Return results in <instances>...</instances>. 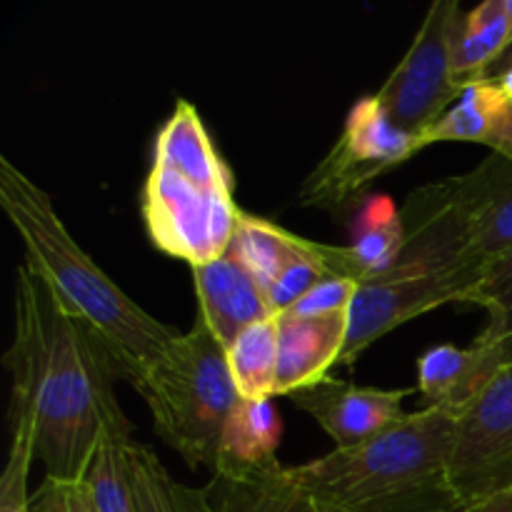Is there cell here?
Instances as JSON below:
<instances>
[{"label": "cell", "instance_id": "6da1fadb", "mask_svg": "<svg viewBox=\"0 0 512 512\" xmlns=\"http://www.w3.org/2000/svg\"><path fill=\"white\" fill-rule=\"evenodd\" d=\"M3 363L13 378L10 428L30 430L45 478L83 480L103 425L125 415L113 390L118 370L25 265H18L15 333Z\"/></svg>", "mask_w": 512, "mask_h": 512}, {"label": "cell", "instance_id": "7a4b0ae2", "mask_svg": "<svg viewBox=\"0 0 512 512\" xmlns=\"http://www.w3.org/2000/svg\"><path fill=\"white\" fill-rule=\"evenodd\" d=\"M0 208L25 248V268L78 320L130 385L170 348L175 330L140 308L68 233L53 200L18 165L0 158Z\"/></svg>", "mask_w": 512, "mask_h": 512}, {"label": "cell", "instance_id": "3957f363", "mask_svg": "<svg viewBox=\"0 0 512 512\" xmlns=\"http://www.w3.org/2000/svg\"><path fill=\"white\" fill-rule=\"evenodd\" d=\"M458 415L445 408L408 413L358 448L290 468L320 512H470L453 485Z\"/></svg>", "mask_w": 512, "mask_h": 512}, {"label": "cell", "instance_id": "277c9868", "mask_svg": "<svg viewBox=\"0 0 512 512\" xmlns=\"http://www.w3.org/2000/svg\"><path fill=\"white\" fill-rule=\"evenodd\" d=\"M140 210L155 248L190 268L213 263L233 243V173L188 100H178L158 130Z\"/></svg>", "mask_w": 512, "mask_h": 512}, {"label": "cell", "instance_id": "5b68a950", "mask_svg": "<svg viewBox=\"0 0 512 512\" xmlns=\"http://www.w3.org/2000/svg\"><path fill=\"white\" fill-rule=\"evenodd\" d=\"M133 388L153 415L155 435L193 470L218 468L223 430L240 395L228 355L215 335L195 320L175 335L170 348L140 375Z\"/></svg>", "mask_w": 512, "mask_h": 512}, {"label": "cell", "instance_id": "8992f818", "mask_svg": "<svg viewBox=\"0 0 512 512\" xmlns=\"http://www.w3.org/2000/svg\"><path fill=\"white\" fill-rule=\"evenodd\" d=\"M512 180V160L493 153L475 170L423 185L400 208L405 248L388 275H418L473 263L480 220ZM385 278V275H383Z\"/></svg>", "mask_w": 512, "mask_h": 512}, {"label": "cell", "instance_id": "52a82bcc", "mask_svg": "<svg viewBox=\"0 0 512 512\" xmlns=\"http://www.w3.org/2000/svg\"><path fill=\"white\" fill-rule=\"evenodd\" d=\"M423 135L395 125L375 95H365L350 108L343 133L305 178L298 203L343 213L363 200L365 190L385 173L420 153Z\"/></svg>", "mask_w": 512, "mask_h": 512}, {"label": "cell", "instance_id": "ba28073f", "mask_svg": "<svg viewBox=\"0 0 512 512\" xmlns=\"http://www.w3.org/2000/svg\"><path fill=\"white\" fill-rule=\"evenodd\" d=\"M460 13L458 0H435L408 53L375 93L390 120L408 133H428L465 93L453 70V30Z\"/></svg>", "mask_w": 512, "mask_h": 512}, {"label": "cell", "instance_id": "9c48e42d", "mask_svg": "<svg viewBox=\"0 0 512 512\" xmlns=\"http://www.w3.org/2000/svg\"><path fill=\"white\" fill-rule=\"evenodd\" d=\"M453 485L465 510L512 490V363L458 415Z\"/></svg>", "mask_w": 512, "mask_h": 512}, {"label": "cell", "instance_id": "30bf717a", "mask_svg": "<svg viewBox=\"0 0 512 512\" xmlns=\"http://www.w3.org/2000/svg\"><path fill=\"white\" fill-rule=\"evenodd\" d=\"M485 268L465 265L418 275H385L358 285L350 308L348 345L340 365H353L390 330L450 303H465Z\"/></svg>", "mask_w": 512, "mask_h": 512}, {"label": "cell", "instance_id": "8fae6325", "mask_svg": "<svg viewBox=\"0 0 512 512\" xmlns=\"http://www.w3.org/2000/svg\"><path fill=\"white\" fill-rule=\"evenodd\" d=\"M410 393L413 388H365L328 375L318 385L293 393L290 400L335 440V448H358L408 415L403 400Z\"/></svg>", "mask_w": 512, "mask_h": 512}, {"label": "cell", "instance_id": "7c38bea8", "mask_svg": "<svg viewBox=\"0 0 512 512\" xmlns=\"http://www.w3.org/2000/svg\"><path fill=\"white\" fill-rule=\"evenodd\" d=\"M512 363V333L478 335L473 345H435L418 358V390L425 408L463 413L490 380Z\"/></svg>", "mask_w": 512, "mask_h": 512}, {"label": "cell", "instance_id": "4fadbf2b", "mask_svg": "<svg viewBox=\"0 0 512 512\" xmlns=\"http://www.w3.org/2000/svg\"><path fill=\"white\" fill-rule=\"evenodd\" d=\"M193 283L198 295V318L223 348H228L245 328L275 315L263 288L230 250L213 263L193 268Z\"/></svg>", "mask_w": 512, "mask_h": 512}, {"label": "cell", "instance_id": "5bb4252c", "mask_svg": "<svg viewBox=\"0 0 512 512\" xmlns=\"http://www.w3.org/2000/svg\"><path fill=\"white\" fill-rule=\"evenodd\" d=\"M350 313L325 318L278 315V383L275 395H293L328 378L348 345Z\"/></svg>", "mask_w": 512, "mask_h": 512}, {"label": "cell", "instance_id": "9a60e30c", "mask_svg": "<svg viewBox=\"0 0 512 512\" xmlns=\"http://www.w3.org/2000/svg\"><path fill=\"white\" fill-rule=\"evenodd\" d=\"M205 495L215 512H320L280 460L263 468L215 470Z\"/></svg>", "mask_w": 512, "mask_h": 512}, {"label": "cell", "instance_id": "2e32d148", "mask_svg": "<svg viewBox=\"0 0 512 512\" xmlns=\"http://www.w3.org/2000/svg\"><path fill=\"white\" fill-rule=\"evenodd\" d=\"M480 143L512 160V103L493 78L465 88L458 103L423 133V145Z\"/></svg>", "mask_w": 512, "mask_h": 512}, {"label": "cell", "instance_id": "e0dca14e", "mask_svg": "<svg viewBox=\"0 0 512 512\" xmlns=\"http://www.w3.org/2000/svg\"><path fill=\"white\" fill-rule=\"evenodd\" d=\"M512 48V23L503 0H483L460 13L453 30V70L463 88L490 80V68Z\"/></svg>", "mask_w": 512, "mask_h": 512}, {"label": "cell", "instance_id": "ac0fdd59", "mask_svg": "<svg viewBox=\"0 0 512 512\" xmlns=\"http://www.w3.org/2000/svg\"><path fill=\"white\" fill-rule=\"evenodd\" d=\"M353 255L358 285L383 278L398 265L405 248V225L400 208L390 195H368L358 210L353 243L348 245Z\"/></svg>", "mask_w": 512, "mask_h": 512}, {"label": "cell", "instance_id": "d6986e66", "mask_svg": "<svg viewBox=\"0 0 512 512\" xmlns=\"http://www.w3.org/2000/svg\"><path fill=\"white\" fill-rule=\"evenodd\" d=\"M283 440V418L273 398H240L223 430V450L218 468H263L278 463Z\"/></svg>", "mask_w": 512, "mask_h": 512}, {"label": "cell", "instance_id": "ffe728a7", "mask_svg": "<svg viewBox=\"0 0 512 512\" xmlns=\"http://www.w3.org/2000/svg\"><path fill=\"white\" fill-rule=\"evenodd\" d=\"M130 423L125 415L108 420L100 430L83 483L98 512H135L133 478H130Z\"/></svg>", "mask_w": 512, "mask_h": 512}, {"label": "cell", "instance_id": "44dd1931", "mask_svg": "<svg viewBox=\"0 0 512 512\" xmlns=\"http://www.w3.org/2000/svg\"><path fill=\"white\" fill-rule=\"evenodd\" d=\"M303 240L305 238L280 228L273 220L240 210L233 243L228 250L265 293L280 278V273L303 253Z\"/></svg>", "mask_w": 512, "mask_h": 512}, {"label": "cell", "instance_id": "7402d4cb", "mask_svg": "<svg viewBox=\"0 0 512 512\" xmlns=\"http://www.w3.org/2000/svg\"><path fill=\"white\" fill-rule=\"evenodd\" d=\"M238 395L245 400L275 398L278 383V315L245 328L225 348Z\"/></svg>", "mask_w": 512, "mask_h": 512}, {"label": "cell", "instance_id": "603a6c76", "mask_svg": "<svg viewBox=\"0 0 512 512\" xmlns=\"http://www.w3.org/2000/svg\"><path fill=\"white\" fill-rule=\"evenodd\" d=\"M135 512H215L205 488H190L168 473L158 455L145 445L130 450Z\"/></svg>", "mask_w": 512, "mask_h": 512}, {"label": "cell", "instance_id": "cb8c5ba5", "mask_svg": "<svg viewBox=\"0 0 512 512\" xmlns=\"http://www.w3.org/2000/svg\"><path fill=\"white\" fill-rule=\"evenodd\" d=\"M463 305H475L488 313L485 335L512 333V250L485 265L483 278L470 290Z\"/></svg>", "mask_w": 512, "mask_h": 512}, {"label": "cell", "instance_id": "d4e9b609", "mask_svg": "<svg viewBox=\"0 0 512 512\" xmlns=\"http://www.w3.org/2000/svg\"><path fill=\"white\" fill-rule=\"evenodd\" d=\"M35 460L33 435L25 425L10 428V448L0 473V512H30L28 478Z\"/></svg>", "mask_w": 512, "mask_h": 512}, {"label": "cell", "instance_id": "484cf974", "mask_svg": "<svg viewBox=\"0 0 512 512\" xmlns=\"http://www.w3.org/2000/svg\"><path fill=\"white\" fill-rule=\"evenodd\" d=\"M508 250H512V180L485 210L470 255H473V263L485 268Z\"/></svg>", "mask_w": 512, "mask_h": 512}, {"label": "cell", "instance_id": "4316f807", "mask_svg": "<svg viewBox=\"0 0 512 512\" xmlns=\"http://www.w3.org/2000/svg\"><path fill=\"white\" fill-rule=\"evenodd\" d=\"M355 293H358V283H353V280L325 278L313 290H308L298 303L290 305L285 313L300 315V318H325V315L350 313Z\"/></svg>", "mask_w": 512, "mask_h": 512}, {"label": "cell", "instance_id": "83f0119b", "mask_svg": "<svg viewBox=\"0 0 512 512\" xmlns=\"http://www.w3.org/2000/svg\"><path fill=\"white\" fill-rule=\"evenodd\" d=\"M30 512H98L83 480L63 483L45 478L40 488L30 495Z\"/></svg>", "mask_w": 512, "mask_h": 512}, {"label": "cell", "instance_id": "f1b7e54d", "mask_svg": "<svg viewBox=\"0 0 512 512\" xmlns=\"http://www.w3.org/2000/svg\"><path fill=\"white\" fill-rule=\"evenodd\" d=\"M493 80L500 85V90H503V93H505V98H508L510 103H512V63L505 65V68L500 70V73L495 75Z\"/></svg>", "mask_w": 512, "mask_h": 512}, {"label": "cell", "instance_id": "f546056e", "mask_svg": "<svg viewBox=\"0 0 512 512\" xmlns=\"http://www.w3.org/2000/svg\"><path fill=\"white\" fill-rule=\"evenodd\" d=\"M470 512H512V503H508L505 498H498V500H493V503L483 505V508H475Z\"/></svg>", "mask_w": 512, "mask_h": 512}, {"label": "cell", "instance_id": "4dcf8cb0", "mask_svg": "<svg viewBox=\"0 0 512 512\" xmlns=\"http://www.w3.org/2000/svg\"><path fill=\"white\" fill-rule=\"evenodd\" d=\"M503 3H505V13H508V18L512 23V0H503Z\"/></svg>", "mask_w": 512, "mask_h": 512}, {"label": "cell", "instance_id": "1f68e13d", "mask_svg": "<svg viewBox=\"0 0 512 512\" xmlns=\"http://www.w3.org/2000/svg\"><path fill=\"white\" fill-rule=\"evenodd\" d=\"M503 63H505V65L512 63V48L508 50V55H505V58H503Z\"/></svg>", "mask_w": 512, "mask_h": 512}, {"label": "cell", "instance_id": "d6a6232c", "mask_svg": "<svg viewBox=\"0 0 512 512\" xmlns=\"http://www.w3.org/2000/svg\"><path fill=\"white\" fill-rule=\"evenodd\" d=\"M503 498H505V500H508V503H512V490H510V493H505V495H503Z\"/></svg>", "mask_w": 512, "mask_h": 512}]
</instances>
